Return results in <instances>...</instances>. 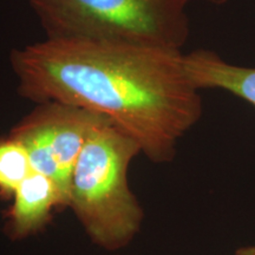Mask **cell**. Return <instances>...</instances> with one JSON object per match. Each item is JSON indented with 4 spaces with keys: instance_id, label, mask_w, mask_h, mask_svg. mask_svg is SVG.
<instances>
[{
    "instance_id": "6da1fadb",
    "label": "cell",
    "mask_w": 255,
    "mask_h": 255,
    "mask_svg": "<svg viewBox=\"0 0 255 255\" xmlns=\"http://www.w3.org/2000/svg\"><path fill=\"white\" fill-rule=\"evenodd\" d=\"M181 50L94 39H50L11 53L18 92L107 117L154 163H168L202 116Z\"/></svg>"
},
{
    "instance_id": "7a4b0ae2",
    "label": "cell",
    "mask_w": 255,
    "mask_h": 255,
    "mask_svg": "<svg viewBox=\"0 0 255 255\" xmlns=\"http://www.w3.org/2000/svg\"><path fill=\"white\" fill-rule=\"evenodd\" d=\"M141 148L104 121L89 137L73 169L69 207L96 245L127 246L138 233L143 209L128 183V169Z\"/></svg>"
},
{
    "instance_id": "3957f363",
    "label": "cell",
    "mask_w": 255,
    "mask_h": 255,
    "mask_svg": "<svg viewBox=\"0 0 255 255\" xmlns=\"http://www.w3.org/2000/svg\"><path fill=\"white\" fill-rule=\"evenodd\" d=\"M50 39H94L181 50L195 0H25ZM215 5L228 0H206Z\"/></svg>"
},
{
    "instance_id": "277c9868",
    "label": "cell",
    "mask_w": 255,
    "mask_h": 255,
    "mask_svg": "<svg viewBox=\"0 0 255 255\" xmlns=\"http://www.w3.org/2000/svg\"><path fill=\"white\" fill-rule=\"evenodd\" d=\"M107 117L59 102L39 103L9 136L26 149L33 171L52 178L69 207L73 169L91 133Z\"/></svg>"
},
{
    "instance_id": "5b68a950",
    "label": "cell",
    "mask_w": 255,
    "mask_h": 255,
    "mask_svg": "<svg viewBox=\"0 0 255 255\" xmlns=\"http://www.w3.org/2000/svg\"><path fill=\"white\" fill-rule=\"evenodd\" d=\"M7 213L8 232L14 239L27 238L46 226L56 207H68L62 189L52 178L33 171L13 194Z\"/></svg>"
},
{
    "instance_id": "8992f818",
    "label": "cell",
    "mask_w": 255,
    "mask_h": 255,
    "mask_svg": "<svg viewBox=\"0 0 255 255\" xmlns=\"http://www.w3.org/2000/svg\"><path fill=\"white\" fill-rule=\"evenodd\" d=\"M183 63L197 90L221 89L255 107V68L234 65L214 51L205 49L184 55Z\"/></svg>"
},
{
    "instance_id": "52a82bcc",
    "label": "cell",
    "mask_w": 255,
    "mask_h": 255,
    "mask_svg": "<svg viewBox=\"0 0 255 255\" xmlns=\"http://www.w3.org/2000/svg\"><path fill=\"white\" fill-rule=\"evenodd\" d=\"M32 173L30 157L23 144L11 136L0 137V195L13 196Z\"/></svg>"
},
{
    "instance_id": "ba28073f",
    "label": "cell",
    "mask_w": 255,
    "mask_h": 255,
    "mask_svg": "<svg viewBox=\"0 0 255 255\" xmlns=\"http://www.w3.org/2000/svg\"><path fill=\"white\" fill-rule=\"evenodd\" d=\"M235 255H255V245L253 246L241 247L235 252Z\"/></svg>"
}]
</instances>
